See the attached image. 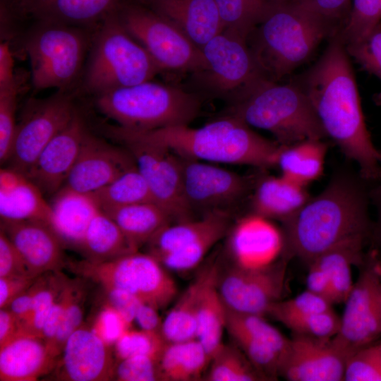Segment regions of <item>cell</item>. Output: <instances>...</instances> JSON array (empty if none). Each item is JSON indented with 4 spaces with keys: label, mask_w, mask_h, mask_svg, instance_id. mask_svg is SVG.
<instances>
[{
    "label": "cell",
    "mask_w": 381,
    "mask_h": 381,
    "mask_svg": "<svg viewBox=\"0 0 381 381\" xmlns=\"http://www.w3.org/2000/svg\"><path fill=\"white\" fill-rule=\"evenodd\" d=\"M83 280L77 288L74 296L66 310L55 337L49 344L48 350L52 356L58 358L69 337L83 325L86 289Z\"/></svg>",
    "instance_id": "7dc6e473"
},
{
    "label": "cell",
    "mask_w": 381,
    "mask_h": 381,
    "mask_svg": "<svg viewBox=\"0 0 381 381\" xmlns=\"http://www.w3.org/2000/svg\"><path fill=\"white\" fill-rule=\"evenodd\" d=\"M102 288L106 304L113 308L131 325L135 320L136 312L143 302L126 290L114 287Z\"/></svg>",
    "instance_id": "9f6ffc18"
},
{
    "label": "cell",
    "mask_w": 381,
    "mask_h": 381,
    "mask_svg": "<svg viewBox=\"0 0 381 381\" xmlns=\"http://www.w3.org/2000/svg\"><path fill=\"white\" fill-rule=\"evenodd\" d=\"M109 345L83 324L67 339L55 365L56 377L68 381L114 378L116 362Z\"/></svg>",
    "instance_id": "603a6c76"
},
{
    "label": "cell",
    "mask_w": 381,
    "mask_h": 381,
    "mask_svg": "<svg viewBox=\"0 0 381 381\" xmlns=\"http://www.w3.org/2000/svg\"><path fill=\"white\" fill-rule=\"evenodd\" d=\"M375 100L377 104L381 105V92L376 95Z\"/></svg>",
    "instance_id": "03108f58"
},
{
    "label": "cell",
    "mask_w": 381,
    "mask_h": 381,
    "mask_svg": "<svg viewBox=\"0 0 381 381\" xmlns=\"http://www.w3.org/2000/svg\"><path fill=\"white\" fill-rule=\"evenodd\" d=\"M326 299L306 289L289 300H280L271 306L267 315L278 322L282 319L300 315L320 313L332 310Z\"/></svg>",
    "instance_id": "c3c4849f"
},
{
    "label": "cell",
    "mask_w": 381,
    "mask_h": 381,
    "mask_svg": "<svg viewBox=\"0 0 381 381\" xmlns=\"http://www.w3.org/2000/svg\"><path fill=\"white\" fill-rule=\"evenodd\" d=\"M300 6L333 26L334 23L346 20L351 0H292Z\"/></svg>",
    "instance_id": "db71d44e"
},
{
    "label": "cell",
    "mask_w": 381,
    "mask_h": 381,
    "mask_svg": "<svg viewBox=\"0 0 381 381\" xmlns=\"http://www.w3.org/2000/svg\"><path fill=\"white\" fill-rule=\"evenodd\" d=\"M118 11L109 14L94 31L83 87L95 96L151 80L162 71L123 26Z\"/></svg>",
    "instance_id": "52a82bcc"
},
{
    "label": "cell",
    "mask_w": 381,
    "mask_h": 381,
    "mask_svg": "<svg viewBox=\"0 0 381 381\" xmlns=\"http://www.w3.org/2000/svg\"><path fill=\"white\" fill-rule=\"evenodd\" d=\"M130 325L117 311L106 304L96 317L92 329L110 346L115 344Z\"/></svg>",
    "instance_id": "f5cc1de1"
},
{
    "label": "cell",
    "mask_w": 381,
    "mask_h": 381,
    "mask_svg": "<svg viewBox=\"0 0 381 381\" xmlns=\"http://www.w3.org/2000/svg\"><path fill=\"white\" fill-rule=\"evenodd\" d=\"M80 282V279H70L68 278L63 289L56 298L41 334V337L45 341L47 346L51 343L55 337L66 310Z\"/></svg>",
    "instance_id": "816d5d0a"
},
{
    "label": "cell",
    "mask_w": 381,
    "mask_h": 381,
    "mask_svg": "<svg viewBox=\"0 0 381 381\" xmlns=\"http://www.w3.org/2000/svg\"><path fill=\"white\" fill-rule=\"evenodd\" d=\"M200 48L206 66L193 76L211 95L231 102L246 86L263 75L247 40L241 37L223 30Z\"/></svg>",
    "instance_id": "4fadbf2b"
},
{
    "label": "cell",
    "mask_w": 381,
    "mask_h": 381,
    "mask_svg": "<svg viewBox=\"0 0 381 381\" xmlns=\"http://www.w3.org/2000/svg\"><path fill=\"white\" fill-rule=\"evenodd\" d=\"M36 279L31 286L15 298L7 307L17 318L19 327L26 320L31 310L37 289Z\"/></svg>",
    "instance_id": "94428289"
},
{
    "label": "cell",
    "mask_w": 381,
    "mask_h": 381,
    "mask_svg": "<svg viewBox=\"0 0 381 381\" xmlns=\"http://www.w3.org/2000/svg\"><path fill=\"white\" fill-rule=\"evenodd\" d=\"M381 23V0H352L348 17L339 30L345 44L358 42Z\"/></svg>",
    "instance_id": "b9f144b4"
},
{
    "label": "cell",
    "mask_w": 381,
    "mask_h": 381,
    "mask_svg": "<svg viewBox=\"0 0 381 381\" xmlns=\"http://www.w3.org/2000/svg\"><path fill=\"white\" fill-rule=\"evenodd\" d=\"M226 236V253L233 266L259 270L285 258L282 228L260 214L250 212L241 217L231 226Z\"/></svg>",
    "instance_id": "ac0fdd59"
},
{
    "label": "cell",
    "mask_w": 381,
    "mask_h": 381,
    "mask_svg": "<svg viewBox=\"0 0 381 381\" xmlns=\"http://www.w3.org/2000/svg\"><path fill=\"white\" fill-rule=\"evenodd\" d=\"M90 195L101 210L153 202L148 186L136 164Z\"/></svg>",
    "instance_id": "8d00e7d4"
},
{
    "label": "cell",
    "mask_w": 381,
    "mask_h": 381,
    "mask_svg": "<svg viewBox=\"0 0 381 381\" xmlns=\"http://www.w3.org/2000/svg\"><path fill=\"white\" fill-rule=\"evenodd\" d=\"M337 30L292 0H269L247 41L262 75L277 81L306 62Z\"/></svg>",
    "instance_id": "277c9868"
},
{
    "label": "cell",
    "mask_w": 381,
    "mask_h": 381,
    "mask_svg": "<svg viewBox=\"0 0 381 381\" xmlns=\"http://www.w3.org/2000/svg\"><path fill=\"white\" fill-rule=\"evenodd\" d=\"M308 268L306 279L307 289L333 305L329 280L325 272L315 263L308 265Z\"/></svg>",
    "instance_id": "91938a15"
},
{
    "label": "cell",
    "mask_w": 381,
    "mask_h": 381,
    "mask_svg": "<svg viewBox=\"0 0 381 381\" xmlns=\"http://www.w3.org/2000/svg\"><path fill=\"white\" fill-rule=\"evenodd\" d=\"M310 198L306 186L282 175L262 176L255 179L250 192V212L283 223Z\"/></svg>",
    "instance_id": "83f0119b"
},
{
    "label": "cell",
    "mask_w": 381,
    "mask_h": 381,
    "mask_svg": "<svg viewBox=\"0 0 381 381\" xmlns=\"http://www.w3.org/2000/svg\"><path fill=\"white\" fill-rule=\"evenodd\" d=\"M36 279L24 277H0V308H7L15 298L31 286Z\"/></svg>",
    "instance_id": "680465c9"
},
{
    "label": "cell",
    "mask_w": 381,
    "mask_h": 381,
    "mask_svg": "<svg viewBox=\"0 0 381 381\" xmlns=\"http://www.w3.org/2000/svg\"><path fill=\"white\" fill-rule=\"evenodd\" d=\"M118 15L127 32L144 47L162 71L193 75L205 70L201 48L153 9L125 3Z\"/></svg>",
    "instance_id": "30bf717a"
},
{
    "label": "cell",
    "mask_w": 381,
    "mask_h": 381,
    "mask_svg": "<svg viewBox=\"0 0 381 381\" xmlns=\"http://www.w3.org/2000/svg\"><path fill=\"white\" fill-rule=\"evenodd\" d=\"M227 210L206 212L198 219L173 222L147 243L148 253L167 270L186 272L196 267L231 226Z\"/></svg>",
    "instance_id": "8fae6325"
},
{
    "label": "cell",
    "mask_w": 381,
    "mask_h": 381,
    "mask_svg": "<svg viewBox=\"0 0 381 381\" xmlns=\"http://www.w3.org/2000/svg\"><path fill=\"white\" fill-rule=\"evenodd\" d=\"M167 343L160 332L128 329L114 344L116 356L119 360L135 356L159 358Z\"/></svg>",
    "instance_id": "ee69618b"
},
{
    "label": "cell",
    "mask_w": 381,
    "mask_h": 381,
    "mask_svg": "<svg viewBox=\"0 0 381 381\" xmlns=\"http://www.w3.org/2000/svg\"><path fill=\"white\" fill-rule=\"evenodd\" d=\"M76 108L66 91L42 99L31 101L16 131L6 162L26 174L47 145L72 119Z\"/></svg>",
    "instance_id": "9a60e30c"
},
{
    "label": "cell",
    "mask_w": 381,
    "mask_h": 381,
    "mask_svg": "<svg viewBox=\"0 0 381 381\" xmlns=\"http://www.w3.org/2000/svg\"><path fill=\"white\" fill-rule=\"evenodd\" d=\"M44 195L25 174L9 167L1 169V220H37L50 224L52 207Z\"/></svg>",
    "instance_id": "484cf974"
},
{
    "label": "cell",
    "mask_w": 381,
    "mask_h": 381,
    "mask_svg": "<svg viewBox=\"0 0 381 381\" xmlns=\"http://www.w3.org/2000/svg\"><path fill=\"white\" fill-rule=\"evenodd\" d=\"M52 207L50 225L64 247L79 250L85 231L99 207L90 194L65 187L56 194Z\"/></svg>",
    "instance_id": "f1b7e54d"
},
{
    "label": "cell",
    "mask_w": 381,
    "mask_h": 381,
    "mask_svg": "<svg viewBox=\"0 0 381 381\" xmlns=\"http://www.w3.org/2000/svg\"><path fill=\"white\" fill-rule=\"evenodd\" d=\"M327 151L322 140L308 139L281 145L275 167L283 176L306 187L322 176Z\"/></svg>",
    "instance_id": "1f68e13d"
},
{
    "label": "cell",
    "mask_w": 381,
    "mask_h": 381,
    "mask_svg": "<svg viewBox=\"0 0 381 381\" xmlns=\"http://www.w3.org/2000/svg\"><path fill=\"white\" fill-rule=\"evenodd\" d=\"M218 270V265L214 263L202 269L168 312L161 330L167 342L196 339L200 301L206 285Z\"/></svg>",
    "instance_id": "f546056e"
},
{
    "label": "cell",
    "mask_w": 381,
    "mask_h": 381,
    "mask_svg": "<svg viewBox=\"0 0 381 381\" xmlns=\"http://www.w3.org/2000/svg\"><path fill=\"white\" fill-rule=\"evenodd\" d=\"M56 362L41 337L19 333L0 346V380H36Z\"/></svg>",
    "instance_id": "d4e9b609"
},
{
    "label": "cell",
    "mask_w": 381,
    "mask_h": 381,
    "mask_svg": "<svg viewBox=\"0 0 381 381\" xmlns=\"http://www.w3.org/2000/svg\"><path fill=\"white\" fill-rule=\"evenodd\" d=\"M135 166L132 155L125 147L111 145L88 131L63 187L92 194Z\"/></svg>",
    "instance_id": "ffe728a7"
},
{
    "label": "cell",
    "mask_w": 381,
    "mask_h": 381,
    "mask_svg": "<svg viewBox=\"0 0 381 381\" xmlns=\"http://www.w3.org/2000/svg\"><path fill=\"white\" fill-rule=\"evenodd\" d=\"M132 155L155 203L175 222L193 218L184 199L179 156L162 145L138 138L113 135Z\"/></svg>",
    "instance_id": "5bb4252c"
},
{
    "label": "cell",
    "mask_w": 381,
    "mask_h": 381,
    "mask_svg": "<svg viewBox=\"0 0 381 381\" xmlns=\"http://www.w3.org/2000/svg\"><path fill=\"white\" fill-rule=\"evenodd\" d=\"M159 358L135 356L119 360L115 364L114 378L120 381L160 380Z\"/></svg>",
    "instance_id": "f907efd6"
},
{
    "label": "cell",
    "mask_w": 381,
    "mask_h": 381,
    "mask_svg": "<svg viewBox=\"0 0 381 381\" xmlns=\"http://www.w3.org/2000/svg\"><path fill=\"white\" fill-rule=\"evenodd\" d=\"M346 49L349 55L381 80V23L362 40L346 44Z\"/></svg>",
    "instance_id": "681fc988"
},
{
    "label": "cell",
    "mask_w": 381,
    "mask_h": 381,
    "mask_svg": "<svg viewBox=\"0 0 381 381\" xmlns=\"http://www.w3.org/2000/svg\"><path fill=\"white\" fill-rule=\"evenodd\" d=\"M299 85L308 95L326 137L354 162L360 176L373 183L381 177V151L365 123L356 78L338 30Z\"/></svg>",
    "instance_id": "6da1fadb"
},
{
    "label": "cell",
    "mask_w": 381,
    "mask_h": 381,
    "mask_svg": "<svg viewBox=\"0 0 381 381\" xmlns=\"http://www.w3.org/2000/svg\"><path fill=\"white\" fill-rule=\"evenodd\" d=\"M157 310L155 308L143 303L136 312L134 321L137 322L143 330L161 333L162 321Z\"/></svg>",
    "instance_id": "be15d7a7"
},
{
    "label": "cell",
    "mask_w": 381,
    "mask_h": 381,
    "mask_svg": "<svg viewBox=\"0 0 381 381\" xmlns=\"http://www.w3.org/2000/svg\"><path fill=\"white\" fill-rule=\"evenodd\" d=\"M1 229L20 253L32 277L59 271L65 265L64 246L49 224L37 220H1Z\"/></svg>",
    "instance_id": "cb8c5ba5"
},
{
    "label": "cell",
    "mask_w": 381,
    "mask_h": 381,
    "mask_svg": "<svg viewBox=\"0 0 381 381\" xmlns=\"http://www.w3.org/2000/svg\"><path fill=\"white\" fill-rule=\"evenodd\" d=\"M101 210L116 224L136 250L147 244L164 227L175 222L166 210L153 202Z\"/></svg>",
    "instance_id": "4dcf8cb0"
},
{
    "label": "cell",
    "mask_w": 381,
    "mask_h": 381,
    "mask_svg": "<svg viewBox=\"0 0 381 381\" xmlns=\"http://www.w3.org/2000/svg\"><path fill=\"white\" fill-rule=\"evenodd\" d=\"M123 4V0H1V4L10 15L35 23L95 29Z\"/></svg>",
    "instance_id": "7402d4cb"
},
{
    "label": "cell",
    "mask_w": 381,
    "mask_h": 381,
    "mask_svg": "<svg viewBox=\"0 0 381 381\" xmlns=\"http://www.w3.org/2000/svg\"><path fill=\"white\" fill-rule=\"evenodd\" d=\"M210 358L197 339L167 342L159 358L162 381H195L204 378Z\"/></svg>",
    "instance_id": "d6a6232c"
},
{
    "label": "cell",
    "mask_w": 381,
    "mask_h": 381,
    "mask_svg": "<svg viewBox=\"0 0 381 381\" xmlns=\"http://www.w3.org/2000/svg\"><path fill=\"white\" fill-rule=\"evenodd\" d=\"M16 79L13 54L10 43L7 40H1L0 43V87L11 84Z\"/></svg>",
    "instance_id": "6125c7cd"
},
{
    "label": "cell",
    "mask_w": 381,
    "mask_h": 381,
    "mask_svg": "<svg viewBox=\"0 0 381 381\" xmlns=\"http://www.w3.org/2000/svg\"><path fill=\"white\" fill-rule=\"evenodd\" d=\"M180 158L183 193L193 214L229 211L252 190L255 180L212 163Z\"/></svg>",
    "instance_id": "2e32d148"
},
{
    "label": "cell",
    "mask_w": 381,
    "mask_h": 381,
    "mask_svg": "<svg viewBox=\"0 0 381 381\" xmlns=\"http://www.w3.org/2000/svg\"><path fill=\"white\" fill-rule=\"evenodd\" d=\"M347 358L332 339L293 334L279 357V377L289 381L344 380Z\"/></svg>",
    "instance_id": "d6986e66"
},
{
    "label": "cell",
    "mask_w": 381,
    "mask_h": 381,
    "mask_svg": "<svg viewBox=\"0 0 381 381\" xmlns=\"http://www.w3.org/2000/svg\"><path fill=\"white\" fill-rule=\"evenodd\" d=\"M344 380L381 381V343L364 346L348 357Z\"/></svg>",
    "instance_id": "f6af8a7d"
},
{
    "label": "cell",
    "mask_w": 381,
    "mask_h": 381,
    "mask_svg": "<svg viewBox=\"0 0 381 381\" xmlns=\"http://www.w3.org/2000/svg\"><path fill=\"white\" fill-rule=\"evenodd\" d=\"M224 31L246 40L262 18L267 0H214Z\"/></svg>",
    "instance_id": "ab89813d"
},
{
    "label": "cell",
    "mask_w": 381,
    "mask_h": 381,
    "mask_svg": "<svg viewBox=\"0 0 381 381\" xmlns=\"http://www.w3.org/2000/svg\"><path fill=\"white\" fill-rule=\"evenodd\" d=\"M204 380L208 381L265 380L234 344H222L212 356Z\"/></svg>",
    "instance_id": "74e56055"
},
{
    "label": "cell",
    "mask_w": 381,
    "mask_h": 381,
    "mask_svg": "<svg viewBox=\"0 0 381 381\" xmlns=\"http://www.w3.org/2000/svg\"><path fill=\"white\" fill-rule=\"evenodd\" d=\"M147 1L199 47L224 30L214 0Z\"/></svg>",
    "instance_id": "4316f807"
},
{
    "label": "cell",
    "mask_w": 381,
    "mask_h": 381,
    "mask_svg": "<svg viewBox=\"0 0 381 381\" xmlns=\"http://www.w3.org/2000/svg\"><path fill=\"white\" fill-rule=\"evenodd\" d=\"M82 277L102 287L122 289L157 310L169 305L177 286L167 270L150 253L138 250L102 262L86 260L71 265Z\"/></svg>",
    "instance_id": "9c48e42d"
},
{
    "label": "cell",
    "mask_w": 381,
    "mask_h": 381,
    "mask_svg": "<svg viewBox=\"0 0 381 381\" xmlns=\"http://www.w3.org/2000/svg\"><path fill=\"white\" fill-rule=\"evenodd\" d=\"M17 318L7 308H0V346L19 334Z\"/></svg>",
    "instance_id": "e7e4bbea"
},
{
    "label": "cell",
    "mask_w": 381,
    "mask_h": 381,
    "mask_svg": "<svg viewBox=\"0 0 381 381\" xmlns=\"http://www.w3.org/2000/svg\"><path fill=\"white\" fill-rule=\"evenodd\" d=\"M32 277L22 257L2 229L0 230V277Z\"/></svg>",
    "instance_id": "11a10c76"
},
{
    "label": "cell",
    "mask_w": 381,
    "mask_h": 381,
    "mask_svg": "<svg viewBox=\"0 0 381 381\" xmlns=\"http://www.w3.org/2000/svg\"><path fill=\"white\" fill-rule=\"evenodd\" d=\"M340 320L332 309L325 312L287 317L279 322L293 334L329 339L338 332Z\"/></svg>",
    "instance_id": "7bdbcfd3"
},
{
    "label": "cell",
    "mask_w": 381,
    "mask_h": 381,
    "mask_svg": "<svg viewBox=\"0 0 381 381\" xmlns=\"http://www.w3.org/2000/svg\"><path fill=\"white\" fill-rule=\"evenodd\" d=\"M219 270L206 285L197 314L196 339L207 351L210 360L222 343L226 329V307L217 288Z\"/></svg>",
    "instance_id": "d590c367"
},
{
    "label": "cell",
    "mask_w": 381,
    "mask_h": 381,
    "mask_svg": "<svg viewBox=\"0 0 381 381\" xmlns=\"http://www.w3.org/2000/svg\"><path fill=\"white\" fill-rule=\"evenodd\" d=\"M346 299L340 327L332 338L347 357L381 336V262L369 250Z\"/></svg>",
    "instance_id": "7c38bea8"
},
{
    "label": "cell",
    "mask_w": 381,
    "mask_h": 381,
    "mask_svg": "<svg viewBox=\"0 0 381 381\" xmlns=\"http://www.w3.org/2000/svg\"><path fill=\"white\" fill-rule=\"evenodd\" d=\"M373 186L369 188L370 202L373 205L376 212V218L372 223L369 242L370 250L381 262V177L371 183Z\"/></svg>",
    "instance_id": "6f0895ef"
},
{
    "label": "cell",
    "mask_w": 381,
    "mask_h": 381,
    "mask_svg": "<svg viewBox=\"0 0 381 381\" xmlns=\"http://www.w3.org/2000/svg\"><path fill=\"white\" fill-rule=\"evenodd\" d=\"M78 250L86 260L102 262L138 250L131 245L116 224L99 209L92 219Z\"/></svg>",
    "instance_id": "e575fe53"
},
{
    "label": "cell",
    "mask_w": 381,
    "mask_h": 381,
    "mask_svg": "<svg viewBox=\"0 0 381 381\" xmlns=\"http://www.w3.org/2000/svg\"><path fill=\"white\" fill-rule=\"evenodd\" d=\"M88 131L76 110L68 124L40 152L25 176L44 195H55L64 186Z\"/></svg>",
    "instance_id": "44dd1931"
},
{
    "label": "cell",
    "mask_w": 381,
    "mask_h": 381,
    "mask_svg": "<svg viewBox=\"0 0 381 381\" xmlns=\"http://www.w3.org/2000/svg\"><path fill=\"white\" fill-rule=\"evenodd\" d=\"M95 99L102 113L119 126L134 131L189 125L201 107L195 92L152 80L112 89Z\"/></svg>",
    "instance_id": "8992f818"
},
{
    "label": "cell",
    "mask_w": 381,
    "mask_h": 381,
    "mask_svg": "<svg viewBox=\"0 0 381 381\" xmlns=\"http://www.w3.org/2000/svg\"><path fill=\"white\" fill-rule=\"evenodd\" d=\"M67 279L60 270L49 272L37 278V289L31 310L26 320L20 325L19 333L41 337L50 310Z\"/></svg>",
    "instance_id": "f35d334b"
},
{
    "label": "cell",
    "mask_w": 381,
    "mask_h": 381,
    "mask_svg": "<svg viewBox=\"0 0 381 381\" xmlns=\"http://www.w3.org/2000/svg\"><path fill=\"white\" fill-rule=\"evenodd\" d=\"M229 114L251 128L272 133L280 145L326 135L303 90L297 84H281L261 75L231 101Z\"/></svg>",
    "instance_id": "5b68a950"
},
{
    "label": "cell",
    "mask_w": 381,
    "mask_h": 381,
    "mask_svg": "<svg viewBox=\"0 0 381 381\" xmlns=\"http://www.w3.org/2000/svg\"><path fill=\"white\" fill-rule=\"evenodd\" d=\"M366 244L362 241H349L322 253L310 262L316 264L327 276L333 304L344 303L347 298L353 284L351 267H359L363 262Z\"/></svg>",
    "instance_id": "836d02e7"
},
{
    "label": "cell",
    "mask_w": 381,
    "mask_h": 381,
    "mask_svg": "<svg viewBox=\"0 0 381 381\" xmlns=\"http://www.w3.org/2000/svg\"><path fill=\"white\" fill-rule=\"evenodd\" d=\"M364 182L360 175L339 172L320 194L284 222L285 258H297L308 265L344 242L368 243L373 222L369 189Z\"/></svg>",
    "instance_id": "7a4b0ae2"
},
{
    "label": "cell",
    "mask_w": 381,
    "mask_h": 381,
    "mask_svg": "<svg viewBox=\"0 0 381 381\" xmlns=\"http://www.w3.org/2000/svg\"><path fill=\"white\" fill-rule=\"evenodd\" d=\"M288 260L282 258L259 270L231 265L225 272L219 271L217 288L226 307L239 313L267 315L271 306L282 300Z\"/></svg>",
    "instance_id": "e0dca14e"
},
{
    "label": "cell",
    "mask_w": 381,
    "mask_h": 381,
    "mask_svg": "<svg viewBox=\"0 0 381 381\" xmlns=\"http://www.w3.org/2000/svg\"><path fill=\"white\" fill-rule=\"evenodd\" d=\"M226 330L229 334H242L261 341L279 356L286 349L289 340L268 323L262 315L236 312L227 308Z\"/></svg>",
    "instance_id": "60d3db41"
},
{
    "label": "cell",
    "mask_w": 381,
    "mask_h": 381,
    "mask_svg": "<svg viewBox=\"0 0 381 381\" xmlns=\"http://www.w3.org/2000/svg\"><path fill=\"white\" fill-rule=\"evenodd\" d=\"M95 29L35 23L24 40L34 89L67 91L80 74Z\"/></svg>",
    "instance_id": "ba28073f"
},
{
    "label": "cell",
    "mask_w": 381,
    "mask_h": 381,
    "mask_svg": "<svg viewBox=\"0 0 381 381\" xmlns=\"http://www.w3.org/2000/svg\"><path fill=\"white\" fill-rule=\"evenodd\" d=\"M16 79L11 84L0 87V161L7 162L12 147L17 124L16 111L19 92Z\"/></svg>",
    "instance_id": "bcb514c9"
},
{
    "label": "cell",
    "mask_w": 381,
    "mask_h": 381,
    "mask_svg": "<svg viewBox=\"0 0 381 381\" xmlns=\"http://www.w3.org/2000/svg\"><path fill=\"white\" fill-rule=\"evenodd\" d=\"M107 130L110 135H126L162 145L181 157L262 169L275 167L281 146L230 114L199 128L179 125L134 131L116 126Z\"/></svg>",
    "instance_id": "3957f363"
}]
</instances>
